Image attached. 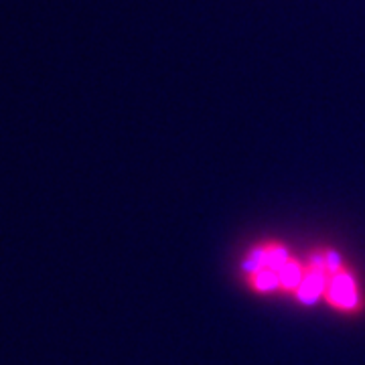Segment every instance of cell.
<instances>
[{
    "mask_svg": "<svg viewBox=\"0 0 365 365\" xmlns=\"http://www.w3.org/2000/svg\"><path fill=\"white\" fill-rule=\"evenodd\" d=\"M331 294H333L335 302H339L343 307H351L355 302V288H353L351 278L349 276H337L333 282V288H331Z\"/></svg>",
    "mask_w": 365,
    "mask_h": 365,
    "instance_id": "1",
    "label": "cell"
},
{
    "mask_svg": "<svg viewBox=\"0 0 365 365\" xmlns=\"http://www.w3.org/2000/svg\"><path fill=\"white\" fill-rule=\"evenodd\" d=\"M323 284H325V280H323V274L313 272L307 280H304V284L300 287V297L304 300H313L317 299L319 294H321V290H323Z\"/></svg>",
    "mask_w": 365,
    "mask_h": 365,
    "instance_id": "2",
    "label": "cell"
},
{
    "mask_svg": "<svg viewBox=\"0 0 365 365\" xmlns=\"http://www.w3.org/2000/svg\"><path fill=\"white\" fill-rule=\"evenodd\" d=\"M278 278H280V282L282 284H287V287H294V284H299V278L300 272L299 268L294 266V264H284L280 270H278Z\"/></svg>",
    "mask_w": 365,
    "mask_h": 365,
    "instance_id": "3",
    "label": "cell"
},
{
    "mask_svg": "<svg viewBox=\"0 0 365 365\" xmlns=\"http://www.w3.org/2000/svg\"><path fill=\"white\" fill-rule=\"evenodd\" d=\"M280 282V278H278V272L276 270H262L260 276H258V287L264 288V290H268V288H274L276 284Z\"/></svg>",
    "mask_w": 365,
    "mask_h": 365,
    "instance_id": "4",
    "label": "cell"
}]
</instances>
